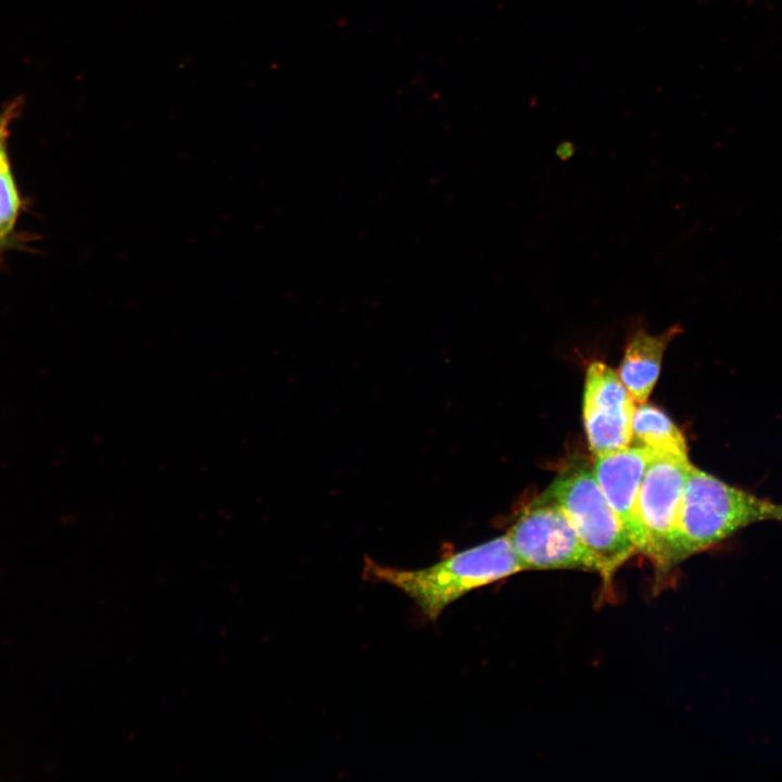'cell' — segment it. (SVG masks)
<instances>
[{"instance_id": "cell-1", "label": "cell", "mask_w": 782, "mask_h": 782, "mask_svg": "<svg viewBox=\"0 0 782 782\" xmlns=\"http://www.w3.org/2000/svg\"><path fill=\"white\" fill-rule=\"evenodd\" d=\"M519 571L522 568L507 533L421 569H396L368 558L364 566L365 579L395 586L431 621L465 594Z\"/></svg>"}, {"instance_id": "cell-2", "label": "cell", "mask_w": 782, "mask_h": 782, "mask_svg": "<svg viewBox=\"0 0 782 782\" xmlns=\"http://www.w3.org/2000/svg\"><path fill=\"white\" fill-rule=\"evenodd\" d=\"M762 521H782V503L730 485L691 464L677 522V564Z\"/></svg>"}, {"instance_id": "cell-3", "label": "cell", "mask_w": 782, "mask_h": 782, "mask_svg": "<svg viewBox=\"0 0 782 782\" xmlns=\"http://www.w3.org/2000/svg\"><path fill=\"white\" fill-rule=\"evenodd\" d=\"M540 497L565 510L582 542L600 562L604 579H609L638 552L604 496L593 469L585 466L565 469Z\"/></svg>"}, {"instance_id": "cell-4", "label": "cell", "mask_w": 782, "mask_h": 782, "mask_svg": "<svg viewBox=\"0 0 782 782\" xmlns=\"http://www.w3.org/2000/svg\"><path fill=\"white\" fill-rule=\"evenodd\" d=\"M522 571L575 569L602 575L594 554L578 535L565 510L538 497L507 532Z\"/></svg>"}, {"instance_id": "cell-5", "label": "cell", "mask_w": 782, "mask_h": 782, "mask_svg": "<svg viewBox=\"0 0 782 782\" xmlns=\"http://www.w3.org/2000/svg\"><path fill=\"white\" fill-rule=\"evenodd\" d=\"M688 456L652 450L638 495V514L645 539L644 555L660 570L677 564L674 541Z\"/></svg>"}, {"instance_id": "cell-6", "label": "cell", "mask_w": 782, "mask_h": 782, "mask_svg": "<svg viewBox=\"0 0 782 782\" xmlns=\"http://www.w3.org/2000/svg\"><path fill=\"white\" fill-rule=\"evenodd\" d=\"M635 402L618 373L601 361L589 364L583 392V422L594 455L632 443Z\"/></svg>"}, {"instance_id": "cell-7", "label": "cell", "mask_w": 782, "mask_h": 782, "mask_svg": "<svg viewBox=\"0 0 782 782\" xmlns=\"http://www.w3.org/2000/svg\"><path fill=\"white\" fill-rule=\"evenodd\" d=\"M652 449L630 444L595 455L593 471L607 502L630 533L638 552L644 553L645 539L638 514V495Z\"/></svg>"}, {"instance_id": "cell-8", "label": "cell", "mask_w": 782, "mask_h": 782, "mask_svg": "<svg viewBox=\"0 0 782 782\" xmlns=\"http://www.w3.org/2000/svg\"><path fill=\"white\" fill-rule=\"evenodd\" d=\"M681 330L678 324L658 335L649 333L642 326L631 329L617 373L635 404L648 399L658 379L664 353Z\"/></svg>"}, {"instance_id": "cell-9", "label": "cell", "mask_w": 782, "mask_h": 782, "mask_svg": "<svg viewBox=\"0 0 782 782\" xmlns=\"http://www.w3.org/2000/svg\"><path fill=\"white\" fill-rule=\"evenodd\" d=\"M632 442L655 451L688 456L686 441L680 429L658 407L635 404L632 419Z\"/></svg>"}, {"instance_id": "cell-10", "label": "cell", "mask_w": 782, "mask_h": 782, "mask_svg": "<svg viewBox=\"0 0 782 782\" xmlns=\"http://www.w3.org/2000/svg\"><path fill=\"white\" fill-rule=\"evenodd\" d=\"M20 209V199L8 163L7 152L0 155V238L13 227Z\"/></svg>"}, {"instance_id": "cell-11", "label": "cell", "mask_w": 782, "mask_h": 782, "mask_svg": "<svg viewBox=\"0 0 782 782\" xmlns=\"http://www.w3.org/2000/svg\"><path fill=\"white\" fill-rule=\"evenodd\" d=\"M12 113H13V111L9 110L8 112H5L3 115L0 116V155L3 151H5L4 142H5V137H7L8 125L10 123Z\"/></svg>"}]
</instances>
